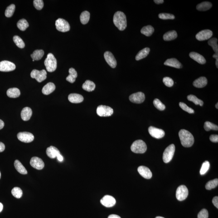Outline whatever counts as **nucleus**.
<instances>
[{"label": "nucleus", "instance_id": "nucleus-1", "mask_svg": "<svg viewBox=\"0 0 218 218\" xmlns=\"http://www.w3.org/2000/svg\"><path fill=\"white\" fill-rule=\"evenodd\" d=\"M179 137L182 145L183 147H191L194 142V139L191 133L185 129L180 131L179 133Z\"/></svg>", "mask_w": 218, "mask_h": 218}, {"label": "nucleus", "instance_id": "nucleus-2", "mask_svg": "<svg viewBox=\"0 0 218 218\" xmlns=\"http://www.w3.org/2000/svg\"><path fill=\"white\" fill-rule=\"evenodd\" d=\"M113 22L120 31H123L125 29L127 26V20L124 13L120 11L116 12L113 17Z\"/></svg>", "mask_w": 218, "mask_h": 218}, {"label": "nucleus", "instance_id": "nucleus-3", "mask_svg": "<svg viewBox=\"0 0 218 218\" xmlns=\"http://www.w3.org/2000/svg\"><path fill=\"white\" fill-rule=\"evenodd\" d=\"M44 64L46 70L49 72H52L55 71L57 67V61L54 55L51 53L48 54L45 59Z\"/></svg>", "mask_w": 218, "mask_h": 218}, {"label": "nucleus", "instance_id": "nucleus-4", "mask_svg": "<svg viewBox=\"0 0 218 218\" xmlns=\"http://www.w3.org/2000/svg\"><path fill=\"white\" fill-rule=\"evenodd\" d=\"M131 150L136 153H143L147 150V146L146 143L142 140L135 141L131 146Z\"/></svg>", "mask_w": 218, "mask_h": 218}, {"label": "nucleus", "instance_id": "nucleus-5", "mask_svg": "<svg viewBox=\"0 0 218 218\" xmlns=\"http://www.w3.org/2000/svg\"><path fill=\"white\" fill-rule=\"evenodd\" d=\"M176 147L174 145H170L166 148L164 152L163 160L165 163L169 162L172 160L174 155Z\"/></svg>", "mask_w": 218, "mask_h": 218}, {"label": "nucleus", "instance_id": "nucleus-6", "mask_svg": "<svg viewBox=\"0 0 218 218\" xmlns=\"http://www.w3.org/2000/svg\"><path fill=\"white\" fill-rule=\"evenodd\" d=\"M114 113L113 108L108 106L100 105L97 109V114L100 117H108Z\"/></svg>", "mask_w": 218, "mask_h": 218}, {"label": "nucleus", "instance_id": "nucleus-7", "mask_svg": "<svg viewBox=\"0 0 218 218\" xmlns=\"http://www.w3.org/2000/svg\"><path fill=\"white\" fill-rule=\"evenodd\" d=\"M55 26L57 30L61 32H66L70 30V26L68 22L63 19H58L55 21Z\"/></svg>", "mask_w": 218, "mask_h": 218}, {"label": "nucleus", "instance_id": "nucleus-8", "mask_svg": "<svg viewBox=\"0 0 218 218\" xmlns=\"http://www.w3.org/2000/svg\"><path fill=\"white\" fill-rule=\"evenodd\" d=\"M188 190L185 185H181L177 188L176 196L179 201H183L187 198L188 195Z\"/></svg>", "mask_w": 218, "mask_h": 218}, {"label": "nucleus", "instance_id": "nucleus-9", "mask_svg": "<svg viewBox=\"0 0 218 218\" xmlns=\"http://www.w3.org/2000/svg\"><path fill=\"white\" fill-rule=\"evenodd\" d=\"M46 74L47 73L45 70L41 71L33 70L31 73V76L33 79H36L39 83H41L46 79Z\"/></svg>", "mask_w": 218, "mask_h": 218}, {"label": "nucleus", "instance_id": "nucleus-10", "mask_svg": "<svg viewBox=\"0 0 218 218\" xmlns=\"http://www.w3.org/2000/svg\"><path fill=\"white\" fill-rule=\"evenodd\" d=\"M17 137L20 141L26 143L32 142L35 138L33 135L27 132H20L17 134Z\"/></svg>", "mask_w": 218, "mask_h": 218}, {"label": "nucleus", "instance_id": "nucleus-11", "mask_svg": "<svg viewBox=\"0 0 218 218\" xmlns=\"http://www.w3.org/2000/svg\"><path fill=\"white\" fill-rule=\"evenodd\" d=\"M14 64L8 61H2L0 62V71L8 72L13 71L16 69Z\"/></svg>", "mask_w": 218, "mask_h": 218}, {"label": "nucleus", "instance_id": "nucleus-12", "mask_svg": "<svg viewBox=\"0 0 218 218\" xmlns=\"http://www.w3.org/2000/svg\"><path fill=\"white\" fill-rule=\"evenodd\" d=\"M130 101L135 104H141L144 101L145 95L143 93L139 92L131 94L129 97Z\"/></svg>", "mask_w": 218, "mask_h": 218}, {"label": "nucleus", "instance_id": "nucleus-13", "mask_svg": "<svg viewBox=\"0 0 218 218\" xmlns=\"http://www.w3.org/2000/svg\"><path fill=\"white\" fill-rule=\"evenodd\" d=\"M148 131L152 137L156 139L162 138L165 135V132L163 130L152 126L148 128Z\"/></svg>", "mask_w": 218, "mask_h": 218}, {"label": "nucleus", "instance_id": "nucleus-14", "mask_svg": "<svg viewBox=\"0 0 218 218\" xmlns=\"http://www.w3.org/2000/svg\"><path fill=\"white\" fill-rule=\"evenodd\" d=\"M212 31L209 30H203L196 35V39L199 41H204L210 39L212 36Z\"/></svg>", "mask_w": 218, "mask_h": 218}, {"label": "nucleus", "instance_id": "nucleus-15", "mask_svg": "<svg viewBox=\"0 0 218 218\" xmlns=\"http://www.w3.org/2000/svg\"><path fill=\"white\" fill-rule=\"evenodd\" d=\"M101 203L106 207H112L116 203V200L113 196L106 195L101 200Z\"/></svg>", "mask_w": 218, "mask_h": 218}, {"label": "nucleus", "instance_id": "nucleus-16", "mask_svg": "<svg viewBox=\"0 0 218 218\" xmlns=\"http://www.w3.org/2000/svg\"><path fill=\"white\" fill-rule=\"evenodd\" d=\"M30 164L32 167L37 170L42 169L45 166L42 160L37 157H32L30 161Z\"/></svg>", "mask_w": 218, "mask_h": 218}, {"label": "nucleus", "instance_id": "nucleus-17", "mask_svg": "<svg viewBox=\"0 0 218 218\" xmlns=\"http://www.w3.org/2000/svg\"><path fill=\"white\" fill-rule=\"evenodd\" d=\"M104 57L106 61L111 67L116 68L117 65L116 61L112 53L109 51H106L104 53Z\"/></svg>", "mask_w": 218, "mask_h": 218}, {"label": "nucleus", "instance_id": "nucleus-18", "mask_svg": "<svg viewBox=\"0 0 218 218\" xmlns=\"http://www.w3.org/2000/svg\"><path fill=\"white\" fill-rule=\"evenodd\" d=\"M138 171L142 177L146 179H150L152 177V174L150 170L146 166H142L138 167Z\"/></svg>", "mask_w": 218, "mask_h": 218}, {"label": "nucleus", "instance_id": "nucleus-19", "mask_svg": "<svg viewBox=\"0 0 218 218\" xmlns=\"http://www.w3.org/2000/svg\"><path fill=\"white\" fill-rule=\"evenodd\" d=\"M164 65L178 69L181 68L182 67L181 63L176 58L168 59L165 61Z\"/></svg>", "mask_w": 218, "mask_h": 218}, {"label": "nucleus", "instance_id": "nucleus-20", "mask_svg": "<svg viewBox=\"0 0 218 218\" xmlns=\"http://www.w3.org/2000/svg\"><path fill=\"white\" fill-rule=\"evenodd\" d=\"M46 153L48 157L52 159L55 158L60 154L58 149L53 146H50L46 149Z\"/></svg>", "mask_w": 218, "mask_h": 218}, {"label": "nucleus", "instance_id": "nucleus-21", "mask_svg": "<svg viewBox=\"0 0 218 218\" xmlns=\"http://www.w3.org/2000/svg\"><path fill=\"white\" fill-rule=\"evenodd\" d=\"M189 55L190 58L195 61H197L199 64H204L206 63V60L205 58L198 53L194 52H191L189 54Z\"/></svg>", "mask_w": 218, "mask_h": 218}, {"label": "nucleus", "instance_id": "nucleus-22", "mask_svg": "<svg viewBox=\"0 0 218 218\" xmlns=\"http://www.w3.org/2000/svg\"><path fill=\"white\" fill-rule=\"evenodd\" d=\"M68 99L70 102L74 104L81 103L84 100V98L81 94H69Z\"/></svg>", "mask_w": 218, "mask_h": 218}, {"label": "nucleus", "instance_id": "nucleus-23", "mask_svg": "<svg viewBox=\"0 0 218 218\" xmlns=\"http://www.w3.org/2000/svg\"><path fill=\"white\" fill-rule=\"evenodd\" d=\"M32 112L31 108L25 107L23 109L21 113V118L23 120L26 121L29 120L32 115Z\"/></svg>", "mask_w": 218, "mask_h": 218}, {"label": "nucleus", "instance_id": "nucleus-24", "mask_svg": "<svg viewBox=\"0 0 218 218\" xmlns=\"http://www.w3.org/2000/svg\"><path fill=\"white\" fill-rule=\"evenodd\" d=\"M207 79L205 77H200L193 82V85L196 88H203L207 85Z\"/></svg>", "mask_w": 218, "mask_h": 218}, {"label": "nucleus", "instance_id": "nucleus-25", "mask_svg": "<svg viewBox=\"0 0 218 218\" xmlns=\"http://www.w3.org/2000/svg\"><path fill=\"white\" fill-rule=\"evenodd\" d=\"M55 86L54 83H49L44 86L42 89V94L45 95H48L55 91Z\"/></svg>", "mask_w": 218, "mask_h": 218}, {"label": "nucleus", "instance_id": "nucleus-26", "mask_svg": "<svg viewBox=\"0 0 218 218\" xmlns=\"http://www.w3.org/2000/svg\"><path fill=\"white\" fill-rule=\"evenodd\" d=\"M14 166L17 172L22 175H26L28 173L27 170L22 164L18 160H16L14 162Z\"/></svg>", "mask_w": 218, "mask_h": 218}, {"label": "nucleus", "instance_id": "nucleus-27", "mask_svg": "<svg viewBox=\"0 0 218 218\" xmlns=\"http://www.w3.org/2000/svg\"><path fill=\"white\" fill-rule=\"evenodd\" d=\"M82 88L84 90L88 92H91L94 90L95 84L90 80H87L83 84Z\"/></svg>", "mask_w": 218, "mask_h": 218}, {"label": "nucleus", "instance_id": "nucleus-28", "mask_svg": "<svg viewBox=\"0 0 218 218\" xmlns=\"http://www.w3.org/2000/svg\"><path fill=\"white\" fill-rule=\"evenodd\" d=\"M177 37V34L176 31H170L164 34L163 36V39L165 41H171L175 40Z\"/></svg>", "mask_w": 218, "mask_h": 218}, {"label": "nucleus", "instance_id": "nucleus-29", "mask_svg": "<svg viewBox=\"0 0 218 218\" xmlns=\"http://www.w3.org/2000/svg\"><path fill=\"white\" fill-rule=\"evenodd\" d=\"M7 94L10 98H17L20 95V91L17 88H13L9 89L7 91Z\"/></svg>", "mask_w": 218, "mask_h": 218}, {"label": "nucleus", "instance_id": "nucleus-30", "mask_svg": "<svg viewBox=\"0 0 218 218\" xmlns=\"http://www.w3.org/2000/svg\"><path fill=\"white\" fill-rule=\"evenodd\" d=\"M69 75L66 78V80L70 83H74L77 77V73L73 68H70L69 69Z\"/></svg>", "mask_w": 218, "mask_h": 218}, {"label": "nucleus", "instance_id": "nucleus-31", "mask_svg": "<svg viewBox=\"0 0 218 218\" xmlns=\"http://www.w3.org/2000/svg\"><path fill=\"white\" fill-rule=\"evenodd\" d=\"M150 52V49L149 48L146 47L141 50L137 54L135 57V59L137 61H139L145 58L148 55Z\"/></svg>", "mask_w": 218, "mask_h": 218}, {"label": "nucleus", "instance_id": "nucleus-32", "mask_svg": "<svg viewBox=\"0 0 218 218\" xmlns=\"http://www.w3.org/2000/svg\"><path fill=\"white\" fill-rule=\"evenodd\" d=\"M212 7L211 2H203L198 4L196 7L198 10L200 11H206L210 9Z\"/></svg>", "mask_w": 218, "mask_h": 218}, {"label": "nucleus", "instance_id": "nucleus-33", "mask_svg": "<svg viewBox=\"0 0 218 218\" xmlns=\"http://www.w3.org/2000/svg\"><path fill=\"white\" fill-rule=\"evenodd\" d=\"M154 31V28L152 26L148 25L143 27L141 30V32L146 36H150L153 34Z\"/></svg>", "mask_w": 218, "mask_h": 218}, {"label": "nucleus", "instance_id": "nucleus-34", "mask_svg": "<svg viewBox=\"0 0 218 218\" xmlns=\"http://www.w3.org/2000/svg\"><path fill=\"white\" fill-rule=\"evenodd\" d=\"M90 14L89 11H85L82 13L80 16V20L83 24H86L90 19Z\"/></svg>", "mask_w": 218, "mask_h": 218}, {"label": "nucleus", "instance_id": "nucleus-35", "mask_svg": "<svg viewBox=\"0 0 218 218\" xmlns=\"http://www.w3.org/2000/svg\"><path fill=\"white\" fill-rule=\"evenodd\" d=\"M44 55V51L42 50H36L31 55V58L34 60H41Z\"/></svg>", "mask_w": 218, "mask_h": 218}, {"label": "nucleus", "instance_id": "nucleus-36", "mask_svg": "<svg viewBox=\"0 0 218 218\" xmlns=\"http://www.w3.org/2000/svg\"><path fill=\"white\" fill-rule=\"evenodd\" d=\"M17 27L21 31H25L29 27V24L26 20L22 19L17 23Z\"/></svg>", "mask_w": 218, "mask_h": 218}, {"label": "nucleus", "instance_id": "nucleus-37", "mask_svg": "<svg viewBox=\"0 0 218 218\" xmlns=\"http://www.w3.org/2000/svg\"><path fill=\"white\" fill-rule=\"evenodd\" d=\"M187 98L188 100L192 102L195 104L198 105H199L200 106L203 105L204 102L202 100H200L197 98L195 95H193V94H190L187 96Z\"/></svg>", "mask_w": 218, "mask_h": 218}, {"label": "nucleus", "instance_id": "nucleus-38", "mask_svg": "<svg viewBox=\"0 0 218 218\" xmlns=\"http://www.w3.org/2000/svg\"><path fill=\"white\" fill-rule=\"evenodd\" d=\"M217 41V39L215 38L210 39L208 41V44L212 48L213 50L215 51V54H218Z\"/></svg>", "mask_w": 218, "mask_h": 218}, {"label": "nucleus", "instance_id": "nucleus-39", "mask_svg": "<svg viewBox=\"0 0 218 218\" xmlns=\"http://www.w3.org/2000/svg\"><path fill=\"white\" fill-rule=\"evenodd\" d=\"M218 185V179H215L211 180L209 181L206 183L205 187L207 190H211L212 189L215 188L217 187Z\"/></svg>", "mask_w": 218, "mask_h": 218}, {"label": "nucleus", "instance_id": "nucleus-40", "mask_svg": "<svg viewBox=\"0 0 218 218\" xmlns=\"http://www.w3.org/2000/svg\"><path fill=\"white\" fill-rule=\"evenodd\" d=\"M204 128H205V130L207 131H209L211 130H213L215 131H217L218 130L217 125L209 121L205 122V125H204Z\"/></svg>", "mask_w": 218, "mask_h": 218}, {"label": "nucleus", "instance_id": "nucleus-41", "mask_svg": "<svg viewBox=\"0 0 218 218\" xmlns=\"http://www.w3.org/2000/svg\"><path fill=\"white\" fill-rule=\"evenodd\" d=\"M15 8H16V6L14 4H11L8 6L5 11V16L6 17H11L14 13Z\"/></svg>", "mask_w": 218, "mask_h": 218}, {"label": "nucleus", "instance_id": "nucleus-42", "mask_svg": "<svg viewBox=\"0 0 218 218\" xmlns=\"http://www.w3.org/2000/svg\"><path fill=\"white\" fill-rule=\"evenodd\" d=\"M14 42L20 48H24L25 47V43L22 39L18 36H15L13 38Z\"/></svg>", "mask_w": 218, "mask_h": 218}, {"label": "nucleus", "instance_id": "nucleus-43", "mask_svg": "<svg viewBox=\"0 0 218 218\" xmlns=\"http://www.w3.org/2000/svg\"><path fill=\"white\" fill-rule=\"evenodd\" d=\"M11 194L14 197L17 198H20L22 196L23 192L20 188L15 187L11 190Z\"/></svg>", "mask_w": 218, "mask_h": 218}, {"label": "nucleus", "instance_id": "nucleus-44", "mask_svg": "<svg viewBox=\"0 0 218 218\" xmlns=\"http://www.w3.org/2000/svg\"><path fill=\"white\" fill-rule=\"evenodd\" d=\"M210 164L209 161H206L202 164L201 168L200 170V174L201 175L205 174L209 171L210 168Z\"/></svg>", "mask_w": 218, "mask_h": 218}, {"label": "nucleus", "instance_id": "nucleus-45", "mask_svg": "<svg viewBox=\"0 0 218 218\" xmlns=\"http://www.w3.org/2000/svg\"><path fill=\"white\" fill-rule=\"evenodd\" d=\"M153 104L155 108L158 109V110L162 111L165 109V106L162 104V102L157 99H155L153 102Z\"/></svg>", "mask_w": 218, "mask_h": 218}, {"label": "nucleus", "instance_id": "nucleus-46", "mask_svg": "<svg viewBox=\"0 0 218 218\" xmlns=\"http://www.w3.org/2000/svg\"><path fill=\"white\" fill-rule=\"evenodd\" d=\"M158 17L162 20H174L175 16L172 14L161 13L158 15Z\"/></svg>", "mask_w": 218, "mask_h": 218}, {"label": "nucleus", "instance_id": "nucleus-47", "mask_svg": "<svg viewBox=\"0 0 218 218\" xmlns=\"http://www.w3.org/2000/svg\"><path fill=\"white\" fill-rule=\"evenodd\" d=\"M179 105V106L181 109H182L185 111L187 112L188 113H190V114H193V113H194V109L188 106L187 105L185 104V103L180 102Z\"/></svg>", "mask_w": 218, "mask_h": 218}, {"label": "nucleus", "instance_id": "nucleus-48", "mask_svg": "<svg viewBox=\"0 0 218 218\" xmlns=\"http://www.w3.org/2000/svg\"><path fill=\"white\" fill-rule=\"evenodd\" d=\"M34 7L39 10L42 9L44 6L43 1L42 0H35L33 1Z\"/></svg>", "mask_w": 218, "mask_h": 218}, {"label": "nucleus", "instance_id": "nucleus-49", "mask_svg": "<svg viewBox=\"0 0 218 218\" xmlns=\"http://www.w3.org/2000/svg\"><path fill=\"white\" fill-rule=\"evenodd\" d=\"M163 82L165 85L169 87H172L174 84V81L171 78L168 77H165L163 79Z\"/></svg>", "mask_w": 218, "mask_h": 218}, {"label": "nucleus", "instance_id": "nucleus-50", "mask_svg": "<svg viewBox=\"0 0 218 218\" xmlns=\"http://www.w3.org/2000/svg\"><path fill=\"white\" fill-rule=\"evenodd\" d=\"M209 212L206 209H203L199 212L198 215V218H208Z\"/></svg>", "mask_w": 218, "mask_h": 218}, {"label": "nucleus", "instance_id": "nucleus-51", "mask_svg": "<svg viewBox=\"0 0 218 218\" xmlns=\"http://www.w3.org/2000/svg\"><path fill=\"white\" fill-rule=\"evenodd\" d=\"M210 140L214 143H217L218 142V135H212L210 137Z\"/></svg>", "mask_w": 218, "mask_h": 218}, {"label": "nucleus", "instance_id": "nucleus-52", "mask_svg": "<svg viewBox=\"0 0 218 218\" xmlns=\"http://www.w3.org/2000/svg\"><path fill=\"white\" fill-rule=\"evenodd\" d=\"M212 202L214 206L217 209H218V196H215L212 199Z\"/></svg>", "mask_w": 218, "mask_h": 218}, {"label": "nucleus", "instance_id": "nucleus-53", "mask_svg": "<svg viewBox=\"0 0 218 218\" xmlns=\"http://www.w3.org/2000/svg\"><path fill=\"white\" fill-rule=\"evenodd\" d=\"M5 150V146L2 142H0V152H3Z\"/></svg>", "mask_w": 218, "mask_h": 218}, {"label": "nucleus", "instance_id": "nucleus-54", "mask_svg": "<svg viewBox=\"0 0 218 218\" xmlns=\"http://www.w3.org/2000/svg\"><path fill=\"white\" fill-rule=\"evenodd\" d=\"M57 157L58 161H60V162H62L63 160H64V157H63L61 155V154L58 155Z\"/></svg>", "mask_w": 218, "mask_h": 218}, {"label": "nucleus", "instance_id": "nucleus-55", "mask_svg": "<svg viewBox=\"0 0 218 218\" xmlns=\"http://www.w3.org/2000/svg\"><path fill=\"white\" fill-rule=\"evenodd\" d=\"M154 2L157 4H161L163 3L164 1L163 0H154Z\"/></svg>", "mask_w": 218, "mask_h": 218}, {"label": "nucleus", "instance_id": "nucleus-56", "mask_svg": "<svg viewBox=\"0 0 218 218\" xmlns=\"http://www.w3.org/2000/svg\"><path fill=\"white\" fill-rule=\"evenodd\" d=\"M108 218H121L118 215H111L108 216Z\"/></svg>", "mask_w": 218, "mask_h": 218}, {"label": "nucleus", "instance_id": "nucleus-57", "mask_svg": "<svg viewBox=\"0 0 218 218\" xmlns=\"http://www.w3.org/2000/svg\"><path fill=\"white\" fill-rule=\"evenodd\" d=\"M4 127V123L3 121L0 119V130L2 129Z\"/></svg>", "mask_w": 218, "mask_h": 218}, {"label": "nucleus", "instance_id": "nucleus-58", "mask_svg": "<svg viewBox=\"0 0 218 218\" xmlns=\"http://www.w3.org/2000/svg\"><path fill=\"white\" fill-rule=\"evenodd\" d=\"M213 57L215 58L216 60H218V54H215L213 55Z\"/></svg>", "mask_w": 218, "mask_h": 218}, {"label": "nucleus", "instance_id": "nucleus-59", "mask_svg": "<svg viewBox=\"0 0 218 218\" xmlns=\"http://www.w3.org/2000/svg\"><path fill=\"white\" fill-rule=\"evenodd\" d=\"M3 205L0 202V212H2V209H3Z\"/></svg>", "mask_w": 218, "mask_h": 218}, {"label": "nucleus", "instance_id": "nucleus-60", "mask_svg": "<svg viewBox=\"0 0 218 218\" xmlns=\"http://www.w3.org/2000/svg\"><path fill=\"white\" fill-rule=\"evenodd\" d=\"M155 218H165L162 217V216H156V217Z\"/></svg>", "mask_w": 218, "mask_h": 218}, {"label": "nucleus", "instance_id": "nucleus-61", "mask_svg": "<svg viewBox=\"0 0 218 218\" xmlns=\"http://www.w3.org/2000/svg\"><path fill=\"white\" fill-rule=\"evenodd\" d=\"M218 103H217V104H216V105H215V107H216V109H218Z\"/></svg>", "mask_w": 218, "mask_h": 218}, {"label": "nucleus", "instance_id": "nucleus-62", "mask_svg": "<svg viewBox=\"0 0 218 218\" xmlns=\"http://www.w3.org/2000/svg\"><path fill=\"white\" fill-rule=\"evenodd\" d=\"M1 172H0V179H1Z\"/></svg>", "mask_w": 218, "mask_h": 218}, {"label": "nucleus", "instance_id": "nucleus-63", "mask_svg": "<svg viewBox=\"0 0 218 218\" xmlns=\"http://www.w3.org/2000/svg\"><path fill=\"white\" fill-rule=\"evenodd\" d=\"M32 61H35V60H32Z\"/></svg>", "mask_w": 218, "mask_h": 218}]
</instances>
